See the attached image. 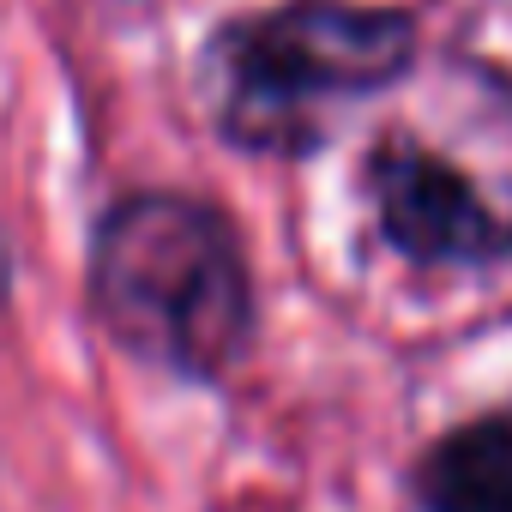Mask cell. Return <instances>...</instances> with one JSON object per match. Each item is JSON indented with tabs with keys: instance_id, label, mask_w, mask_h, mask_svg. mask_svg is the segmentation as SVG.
Wrapping results in <instances>:
<instances>
[{
	"instance_id": "cell-1",
	"label": "cell",
	"mask_w": 512,
	"mask_h": 512,
	"mask_svg": "<svg viewBox=\"0 0 512 512\" xmlns=\"http://www.w3.org/2000/svg\"><path fill=\"white\" fill-rule=\"evenodd\" d=\"M91 296L103 326L181 374H217L247 338V266L235 229L175 193L127 199L97 229Z\"/></svg>"
},
{
	"instance_id": "cell-2",
	"label": "cell",
	"mask_w": 512,
	"mask_h": 512,
	"mask_svg": "<svg viewBox=\"0 0 512 512\" xmlns=\"http://www.w3.org/2000/svg\"><path fill=\"white\" fill-rule=\"evenodd\" d=\"M410 61V19L350 0H302L229 25L211 43L205 91L217 127L253 151H308L332 115L398 79Z\"/></svg>"
},
{
	"instance_id": "cell-4",
	"label": "cell",
	"mask_w": 512,
	"mask_h": 512,
	"mask_svg": "<svg viewBox=\"0 0 512 512\" xmlns=\"http://www.w3.org/2000/svg\"><path fill=\"white\" fill-rule=\"evenodd\" d=\"M428 512H512V410H494L452 440L422 470Z\"/></svg>"
},
{
	"instance_id": "cell-3",
	"label": "cell",
	"mask_w": 512,
	"mask_h": 512,
	"mask_svg": "<svg viewBox=\"0 0 512 512\" xmlns=\"http://www.w3.org/2000/svg\"><path fill=\"white\" fill-rule=\"evenodd\" d=\"M368 181L410 260L512 253V91L464 73L416 97L380 133Z\"/></svg>"
}]
</instances>
